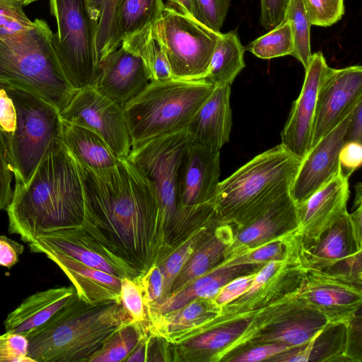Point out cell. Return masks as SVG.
Returning a JSON list of instances; mask_svg holds the SVG:
<instances>
[{"label": "cell", "instance_id": "obj_1", "mask_svg": "<svg viewBox=\"0 0 362 362\" xmlns=\"http://www.w3.org/2000/svg\"><path fill=\"white\" fill-rule=\"evenodd\" d=\"M86 233L141 274L169 253L153 183L127 157L94 170L77 161Z\"/></svg>", "mask_w": 362, "mask_h": 362}, {"label": "cell", "instance_id": "obj_2", "mask_svg": "<svg viewBox=\"0 0 362 362\" xmlns=\"http://www.w3.org/2000/svg\"><path fill=\"white\" fill-rule=\"evenodd\" d=\"M6 210L8 232L28 243L43 232L81 225L83 185L75 158L62 137L50 143L25 185L16 182Z\"/></svg>", "mask_w": 362, "mask_h": 362}, {"label": "cell", "instance_id": "obj_3", "mask_svg": "<svg viewBox=\"0 0 362 362\" xmlns=\"http://www.w3.org/2000/svg\"><path fill=\"white\" fill-rule=\"evenodd\" d=\"M135 322L122 301L90 304L76 294L26 336L34 362H88L119 329Z\"/></svg>", "mask_w": 362, "mask_h": 362}, {"label": "cell", "instance_id": "obj_4", "mask_svg": "<svg viewBox=\"0 0 362 362\" xmlns=\"http://www.w3.org/2000/svg\"><path fill=\"white\" fill-rule=\"evenodd\" d=\"M301 160L280 144L219 182L211 200L217 223L238 230L290 194Z\"/></svg>", "mask_w": 362, "mask_h": 362}, {"label": "cell", "instance_id": "obj_5", "mask_svg": "<svg viewBox=\"0 0 362 362\" xmlns=\"http://www.w3.org/2000/svg\"><path fill=\"white\" fill-rule=\"evenodd\" d=\"M190 142L186 128L132 148L127 156L153 185L160 222L172 251L194 230L214 219L211 203L184 206L180 202L179 168Z\"/></svg>", "mask_w": 362, "mask_h": 362}, {"label": "cell", "instance_id": "obj_6", "mask_svg": "<svg viewBox=\"0 0 362 362\" xmlns=\"http://www.w3.org/2000/svg\"><path fill=\"white\" fill-rule=\"evenodd\" d=\"M0 135L16 182L25 185L50 143L62 137L60 112L36 92L0 79Z\"/></svg>", "mask_w": 362, "mask_h": 362}, {"label": "cell", "instance_id": "obj_7", "mask_svg": "<svg viewBox=\"0 0 362 362\" xmlns=\"http://www.w3.org/2000/svg\"><path fill=\"white\" fill-rule=\"evenodd\" d=\"M214 88L204 78L151 81L124 107L131 149L186 129Z\"/></svg>", "mask_w": 362, "mask_h": 362}, {"label": "cell", "instance_id": "obj_8", "mask_svg": "<svg viewBox=\"0 0 362 362\" xmlns=\"http://www.w3.org/2000/svg\"><path fill=\"white\" fill-rule=\"evenodd\" d=\"M49 1L57 24L52 43L67 80L76 90L95 87L100 74L98 21L88 0Z\"/></svg>", "mask_w": 362, "mask_h": 362}, {"label": "cell", "instance_id": "obj_9", "mask_svg": "<svg viewBox=\"0 0 362 362\" xmlns=\"http://www.w3.org/2000/svg\"><path fill=\"white\" fill-rule=\"evenodd\" d=\"M52 34L47 24L32 42L22 47L9 46L0 38V79L36 92L61 112L77 90L62 69Z\"/></svg>", "mask_w": 362, "mask_h": 362}, {"label": "cell", "instance_id": "obj_10", "mask_svg": "<svg viewBox=\"0 0 362 362\" xmlns=\"http://www.w3.org/2000/svg\"><path fill=\"white\" fill-rule=\"evenodd\" d=\"M153 27L173 78H203L221 33L213 31L169 4L165 5L162 16Z\"/></svg>", "mask_w": 362, "mask_h": 362}, {"label": "cell", "instance_id": "obj_11", "mask_svg": "<svg viewBox=\"0 0 362 362\" xmlns=\"http://www.w3.org/2000/svg\"><path fill=\"white\" fill-rule=\"evenodd\" d=\"M60 115L63 122L97 134L119 158L129 154L131 144L124 107L95 87L77 90Z\"/></svg>", "mask_w": 362, "mask_h": 362}, {"label": "cell", "instance_id": "obj_12", "mask_svg": "<svg viewBox=\"0 0 362 362\" xmlns=\"http://www.w3.org/2000/svg\"><path fill=\"white\" fill-rule=\"evenodd\" d=\"M298 296L335 325L347 324L361 305V279L346 273L303 267Z\"/></svg>", "mask_w": 362, "mask_h": 362}, {"label": "cell", "instance_id": "obj_13", "mask_svg": "<svg viewBox=\"0 0 362 362\" xmlns=\"http://www.w3.org/2000/svg\"><path fill=\"white\" fill-rule=\"evenodd\" d=\"M362 102V67H329L318 90L309 151Z\"/></svg>", "mask_w": 362, "mask_h": 362}, {"label": "cell", "instance_id": "obj_14", "mask_svg": "<svg viewBox=\"0 0 362 362\" xmlns=\"http://www.w3.org/2000/svg\"><path fill=\"white\" fill-rule=\"evenodd\" d=\"M28 245L32 252L53 251L62 253L121 279H134L141 275L90 238L81 225L43 232Z\"/></svg>", "mask_w": 362, "mask_h": 362}, {"label": "cell", "instance_id": "obj_15", "mask_svg": "<svg viewBox=\"0 0 362 362\" xmlns=\"http://www.w3.org/2000/svg\"><path fill=\"white\" fill-rule=\"evenodd\" d=\"M336 325L298 296L264 327L249 337L241 346L279 342L296 348L317 339L330 327Z\"/></svg>", "mask_w": 362, "mask_h": 362}, {"label": "cell", "instance_id": "obj_16", "mask_svg": "<svg viewBox=\"0 0 362 362\" xmlns=\"http://www.w3.org/2000/svg\"><path fill=\"white\" fill-rule=\"evenodd\" d=\"M362 235L355 230L348 211L331 226L313 245H301L303 267L330 270L338 264L356 277L361 275Z\"/></svg>", "mask_w": 362, "mask_h": 362}, {"label": "cell", "instance_id": "obj_17", "mask_svg": "<svg viewBox=\"0 0 362 362\" xmlns=\"http://www.w3.org/2000/svg\"><path fill=\"white\" fill-rule=\"evenodd\" d=\"M349 178L341 169L327 184L304 202L296 204L298 226L295 235L303 247L315 243L347 212Z\"/></svg>", "mask_w": 362, "mask_h": 362}, {"label": "cell", "instance_id": "obj_18", "mask_svg": "<svg viewBox=\"0 0 362 362\" xmlns=\"http://www.w3.org/2000/svg\"><path fill=\"white\" fill-rule=\"evenodd\" d=\"M352 112L302 158L290 189V195L296 204L307 199L340 170L339 151L346 142Z\"/></svg>", "mask_w": 362, "mask_h": 362}, {"label": "cell", "instance_id": "obj_19", "mask_svg": "<svg viewBox=\"0 0 362 362\" xmlns=\"http://www.w3.org/2000/svg\"><path fill=\"white\" fill-rule=\"evenodd\" d=\"M329 67L321 52L312 54L301 91L281 133V144L300 159L310 149L318 90Z\"/></svg>", "mask_w": 362, "mask_h": 362}, {"label": "cell", "instance_id": "obj_20", "mask_svg": "<svg viewBox=\"0 0 362 362\" xmlns=\"http://www.w3.org/2000/svg\"><path fill=\"white\" fill-rule=\"evenodd\" d=\"M297 226L296 204L288 194L251 223L234 232L222 263L279 238L293 233Z\"/></svg>", "mask_w": 362, "mask_h": 362}, {"label": "cell", "instance_id": "obj_21", "mask_svg": "<svg viewBox=\"0 0 362 362\" xmlns=\"http://www.w3.org/2000/svg\"><path fill=\"white\" fill-rule=\"evenodd\" d=\"M220 173V151L191 141L179 168L178 185L182 205L194 206L211 203L219 183Z\"/></svg>", "mask_w": 362, "mask_h": 362}, {"label": "cell", "instance_id": "obj_22", "mask_svg": "<svg viewBox=\"0 0 362 362\" xmlns=\"http://www.w3.org/2000/svg\"><path fill=\"white\" fill-rule=\"evenodd\" d=\"M150 81L143 61L120 46L100 62L95 88L124 107Z\"/></svg>", "mask_w": 362, "mask_h": 362}, {"label": "cell", "instance_id": "obj_23", "mask_svg": "<svg viewBox=\"0 0 362 362\" xmlns=\"http://www.w3.org/2000/svg\"><path fill=\"white\" fill-rule=\"evenodd\" d=\"M221 310L213 298H197L177 310L148 317L147 332L177 345L205 332Z\"/></svg>", "mask_w": 362, "mask_h": 362}, {"label": "cell", "instance_id": "obj_24", "mask_svg": "<svg viewBox=\"0 0 362 362\" xmlns=\"http://www.w3.org/2000/svg\"><path fill=\"white\" fill-rule=\"evenodd\" d=\"M230 85L216 86L187 127L192 143L220 151L232 127Z\"/></svg>", "mask_w": 362, "mask_h": 362}, {"label": "cell", "instance_id": "obj_25", "mask_svg": "<svg viewBox=\"0 0 362 362\" xmlns=\"http://www.w3.org/2000/svg\"><path fill=\"white\" fill-rule=\"evenodd\" d=\"M44 254L66 275L81 300L90 304L121 301V278L87 266L62 253L46 251Z\"/></svg>", "mask_w": 362, "mask_h": 362}, {"label": "cell", "instance_id": "obj_26", "mask_svg": "<svg viewBox=\"0 0 362 362\" xmlns=\"http://www.w3.org/2000/svg\"><path fill=\"white\" fill-rule=\"evenodd\" d=\"M259 264H219L197 278L182 289L173 293L160 303L148 307L147 317L163 315L177 310L197 298H213L230 281L245 274L257 272Z\"/></svg>", "mask_w": 362, "mask_h": 362}, {"label": "cell", "instance_id": "obj_27", "mask_svg": "<svg viewBox=\"0 0 362 362\" xmlns=\"http://www.w3.org/2000/svg\"><path fill=\"white\" fill-rule=\"evenodd\" d=\"M75 294L74 286H63L29 296L7 315L5 331L26 337L48 322Z\"/></svg>", "mask_w": 362, "mask_h": 362}, {"label": "cell", "instance_id": "obj_28", "mask_svg": "<svg viewBox=\"0 0 362 362\" xmlns=\"http://www.w3.org/2000/svg\"><path fill=\"white\" fill-rule=\"evenodd\" d=\"M255 310H247L245 317L238 316L179 344H172V361H213L220 351L244 334L253 318Z\"/></svg>", "mask_w": 362, "mask_h": 362}, {"label": "cell", "instance_id": "obj_29", "mask_svg": "<svg viewBox=\"0 0 362 362\" xmlns=\"http://www.w3.org/2000/svg\"><path fill=\"white\" fill-rule=\"evenodd\" d=\"M233 233V228L230 226L216 223L195 248L174 279L169 295L182 289L197 278L221 264Z\"/></svg>", "mask_w": 362, "mask_h": 362}, {"label": "cell", "instance_id": "obj_30", "mask_svg": "<svg viewBox=\"0 0 362 362\" xmlns=\"http://www.w3.org/2000/svg\"><path fill=\"white\" fill-rule=\"evenodd\" d=\"M62 140L74 158L91 169L114 167L119 159L97 134L63 121Z\"/></svg>", "mask_w": 362, "mask_h": 362}, {"label": "cell", "instance_id": "obj_31", "mask_svg": "<svg viewBox=\"0 0 362 362\" xmlns=\"http://www.w3.org/2000/svg\"><path fill=\"white\" fill-rule=\"evenodd\" d=\"M163 0H117L113 21L112 51L132 33L155 23L162 16Z\"/></svg>", "mask_w": 362, "mask_h": 362}, {"label": "cell", "instance_id": "obj_32", "mask_svg": "<svg viewBox=\"0 0 362 362\" xmlns=\"http://www.w3.org/2000/svg\"><path fill=\"white\" fill-rule=\"evenodd\" d=\"M244 53L245 48L236 31L221 33L203 78L214 86H231L245 66Z\"/></svg>", "mask_w": 362, "mask_h": 362}, {"label": "cell", "instance_id": "obj_33", "mask_svg": "<svg viewBox=\"0 0 362 362\" xmlns=\"http://www.w3.org/2000/svg\"><path fill=\"white\" fill-rule=\"evenodd\" d=\"M25 6L18 0H0V38L9 46L22 47L32 42L47 21H31L23 11Z\"/></svg>", "mask_w": 362, "mask_h": 362}, {"label": "cell", "instance_id": "obj_34", "mask_svg": "<svg viewBox=\"0 0 362 362\" xmlns=\"http://www.w3.org/2000/svg\"><path fill=\"white\" fill-rule=\"evenodd\" d=\"M154 23L125 37L121 45L144 62L151 81L173 78L167 57L156 37Z\"/></svg>", "mask_w": 362, "mask_h": 362}, {"label": "cell", "instance_id": "obj_35", "mask_svg": "<svg viewBox=\"0 0 362 362\" xmlns=\"http://www.w3.org/2000/svg\"><path fill=\"white\" fill-rule=\"evenodd\" d=\"M147 334V325L131 323L117 331L88 362L125 361Z\"/></svg>", "mask_w": 362, "mask_h": 362}, {"label": "cell", "instance_id": "obj_36", "mask_svg": "<svg viewBox=\"0 0 362 362\" xmlns=\"http://www.w3.org/2000/svg\"><path fill=\"white\" fill-rule=\"evenodd\" d=\"M216 223H218L216 221H214L194 230L158 264L164 278L163 293L161 300L168 296L174 279L195 248L206 238Z\"/></svg>", "mask_w": 362, "mask_h": 362}, {"label": "cell", "instance_id": "obj_37", "mask_svg": "<svg viewBox=\"0 0 362 362\" xmlns=\"http://www.w3.org/2000/svg\"><path fill=\"white\" fill-rule=\"evenodd\" d=\"M284 20L289 22L293 37L294 49L291 55L296 58L305 69L312 55L310 37L311 24L303 0H290Z\"/></svg>", "mask_w": 362, "mask_h": 362}, {"label": "cell", "instance_id": "obj_38", "mask_svg": "<svg viewBox=\"0 0 362 362\" xmlns=\"http://www.w3.org/2000/svg\"><path fill=\"white\" fill-rule=\"evenodd\" d=\"M246 49L264 59L291 55L294 49V42L289 22L284 20L269 33L250 42Z\"/></svg>", "mask_w": 362, "mask_h": 362}, {"label": "cell", "instance_id": "obj_39", "mask_svg": "<svg viewBox=\"0 0 362 362\" xmlns=\"http://www.w3.org/2000/svg\"><path fill=\"white\" fill-rule=\"evenodd\" d=\"M117 0H88L93 17L98 21L96 49L99 62L112 52L113 21Z\"/></svg>", "mask_w": 362, "mask_h": 362}, {"label": "cell", "instance_id": "obj_40", "mask_svg": "<svg viewBox=\"0 0 362 362\" xmlns=\"http://www.w3.org/2000/svg\"><path fill=\"white\" fill-rule=\"evenodd\" d=\"M311 25L327 27L344 13V0H303Z\"/></svg>", "mask_w": 362, "mask_h": 362}, {"label": "cell", "instance_id": "obj_41", "mask_svg": "<svg viewBox=\"0 0 362 362\" xmlns=\"http://www.w3.org/2000/svg\"><path fill=\"white\" fill-rule=\"evenodd\" d=\"M120 297L122 303L132 320L147 325V310L143 294L136 278L121 279Z\"/></svg>", "mask_w": 362, "mask_h": 362}, {"label": "cell", "instance_id": "obj_42", "mask_svg": "<svg viewBox=\"0 0 362 362\" xmlns=\"http://www.w3.org/2000/svg\"><path fill=\"white\" fill-rule=\"evenodd\" d=\"M198 21L216 33L221 28L226 19L230 0H195Z\"/></svg>", "mask_w": 362, "mask_h": 362}, {"label": "cell", "instance_id": "obj_43", "mask_svg": "<svg viewBox=\"0 0 362 362\" xmlns=\"http://www.w3.org/2000/svg\"><path fill=\"white\" fill-rule=\"evenodd\" d=\"M136 279L140 286L146 309L161 301L163 293L164 278L158 264H153Z\"/></svg>", "mask_w": 362, "mask_h": 362}, {"label": "cell", "instance_id": "obj_44", "mask_svg": "<svg viewBox=\"0 0 362 362\" xmlns=\"http://www.w3.org/2000/svg\"><path fill=\"white\" fill-rule=\"evenodd\" d=\"M28 346L24 335L6 332L0 335V362H34L28 356Z\"/></svg>", "mask_w": 362, "mask_h": 362}, {"label": "cell", "instance_id": "obj_45", "mask_svg": "<svg viewBox=\"0 0 362 362\" xmlns=\"http://www.w3.org/2000/svg\"><path fill=\"white\" fill-rule=\"evenodd\" d=\"M292 349L293 347L283 343H266L253 346L246 351H243L233 358H230L227 361L233 362L269 361L274 357Z\"/></svg>", "mask_w": 362, "mask_h": 362}, {"label": "cell", "instance_id": "obj_46", "mask_svg": "<svg viewBox=\"0 0 362 362\" xmlns=\"http://www.w3.org/2000/svg\"><path fill=\"white\" fill-rule=\"evenodd\" d=\"M256 273L242 275L230 281L213 298L215 303L223 308L233 302L247 290Z\"/></svg>", "mask_w": 362, "mask_h": 362}, {"label": "cell", "instance_id": "obj_47", "mask_svg": "<svg viewBox=\"0 0 362 362\" xmlns=\"http://www.w3.org/2000/svg\"><path fill=\"white\" fill-rule=\"evenodd\" d=\"M13 174L8 153L0 135V210H6L11 200Z\"/></svg>", "mask_w": 362, "mask_h": 362}, {"label": "cell", "instance_id": "obj_48", "mask_svg": "<svg viewBox=\"0 0 362 362\" xmlns=\"http://www.w3.org/2000/svg\"><path fill=\"white\" fill-rule=\"evenodd\" d=\"M260 23L267 30H272L281 23L290 0H260Z\"/></svg>", "mask_w": 362, "mask_h": 362}, {"label": "cell", "instance_id": "obj_49", "mask_svg": "<svg viewBox=\"0 0 362 362\" xmlns=\"http://www.w3.org/2000/svg\"><path fill=\"white\" fill-rule=\"evenodd\" d=\"M339 161L341 173L349 178L361 165L362 143L346 141L339 151Z\"/></svg>", "mask_w": 362, "mask_h": 362}, {"label": "cell", "instance_id": "obj_50", "mask_svg": "<svg viewBox=\"0 0 362 362\" xmlns=\"http://www.w3.org/2000/svg\"><path fill=\"white\" fill-rule=\"evenodd\" d=\"M23 246L5 235H0V266L11 268L23 253Z\"/></svg>", "mask_w": 362, "mask_h": 362}, {"label": "cell", "instance_id": "obj_51", "mask_svg": "<svg viewBox=\"0 0 362 362\" xmlns=\"http://www.w3.org/2000/svg\"><path fill=\"white\" fill-rule=\"evenodd\" d=\"M345 141L362 143V102L358 104L352 112Z\"/></svg>", "mask_w": 362, "mask_h": 362}, {"label": "cell", "instance_id": "obj_52", "mask_svg": "<svg viewBox=\"0 0 362 362\" xmlns=\"http://www.w3.org/2000/svg\"><path fill=\"white\" fill-rule=\"evenodd\" d=\"M168 4L173 6L180 12L198 20V11L195 0H168Z\"/></svg>", "mask_w": 362, "mask_h": 362}, {"label": "cell", "instance_id": "obj_53", "mask_svg": "<svg viewBox=\"0 0 362 362\" xmlns=\"http://www.w3.org/2000/svg\"><path fill=\"white\" fill-rule=\"evenodd\" d=\"M148 335L141 339L135 349L129 355L125 361L144 362L147 357V341Z\"/></svg>", "mask_w": 362, "mask_h": 362}, {"label": "cell", "instance_id": "obj_54", "mask_svg": "<svg viewBox=\"0 0 362 362\" xmlns=\"http://www.w3.org/2000/svg\"><path fill=\"white\" fill-rule=\"evenodd\" d=\"M361 183L358 182L356 187V197L354 199V203L356 204V206L361 204Z\"/></svg>", "mask_w": 362, "mask_h": 362}, {"label": "cell", "instance_id": "obj_55", "mask_svg": "<svg viewBox=\"0 0 362 362\" xmlns=\"http://www.w3.org/2000/svg\"><path fill=\"white\" fill-rule=\"evenodd\" d=\"M20 1L21 2H22L23 4V5L25 6L34 1H36L37 0H18Z\"/></svg>", "mask_w": 362, "mask_h": 362}]
</instances>
